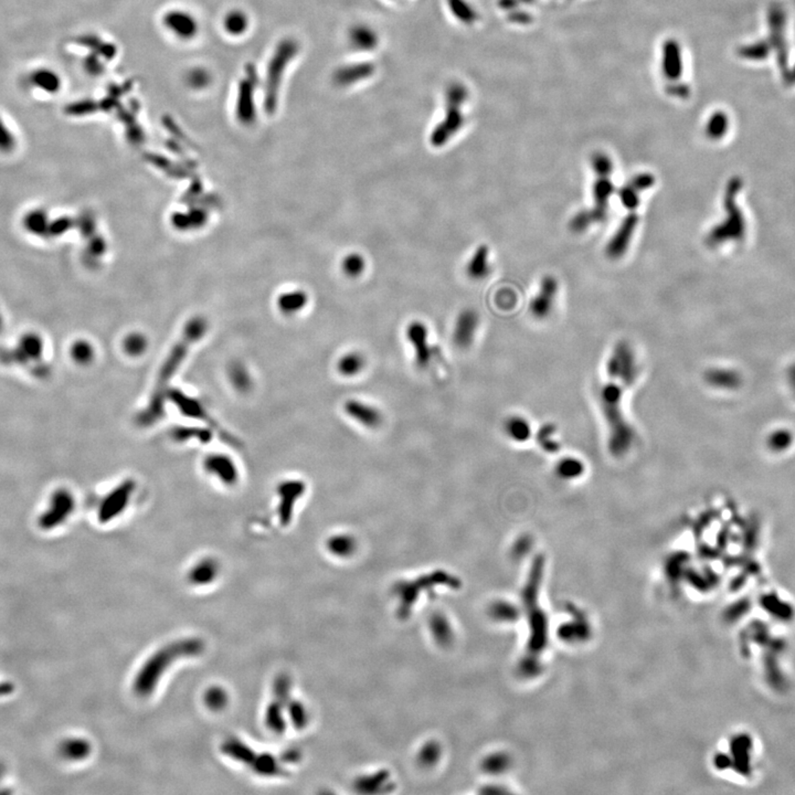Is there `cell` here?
I'll return each mask as SVG.
<instances>
[{
    "mask_svg": "<svg viewBox=\"0 0 795 795\" xmlns=\"http://www.w3.org/2000/svg\"><path fill=\"white\" fill-rule=\"evenodd\" d=\"M230 378L233 386L239 391H248L251 388V379L248 377L246 368L241 364H233L230 369Z\"/></svg>",
    "mask_w": 795,
    "mask_h": 795,
    "instance_id": "obj_36",
    "label": "cell"
},
{
    "mask_svg": "<svg viewBox=\"0 0 795 795\" xmlns=\"http://www.w3.org/2000/svg\"><path fill=\"white\" fill-rule=\"evenodd\" d=\"M222 754L235 761L250 767L254 773L262 776H275L282 772L274 756L259 754L237 738H229L221 745Z\"/></svg>",
    "mask_w": 795,
    "mask_h": 795,
    "instance_id": "obj_6",
    "label": "cell"
},
{
    "mask_svg": "<svg viewBox=\"0 0 795 795\" xmlns=\"http://www.w3.org/2000/svg\"><path fill=\"white\" fill-rule=\"evenodd\" d=\"M6 773H7V767H6L5 762L0 760V782L3 781Z\"/></svg>",
    "mask_w": 795,
    "mask_h": 795,
    "instance_id": "obj_41",
    "label": "cell"
},
{
    "mask_svg": "<svg viewBox=\"0 0 795 795\" xmlns=\"http://www.w3.org/2000/svg\"><path fill=\"white\" fill-rule=\"evenodd\" d=\"M77 507L75 496L69 489L60 487L50 493L37 517L38 527L49 533L69 522Z\"/></svg>",
    "mask_w": 795,
    "mask_h": 795,
    "instance_id": "obj_5",
    "label": "cell"
},
{
    "mask_svg": "<svg viewBox=\"0 0 795 795\" xmlns=\"http://www.w3.org/2000/svg\"><path fill=\"white\" fill-rule=\"evenodd\" d=\"M147 340L143 335L132 334L127 336L124 340V351L130 356H141L146 351Z\"/></svg>",
    "mask_w": 795,
    "mask_h": 795,
    "instance_id": "obj_37",
    "label": "cell"
},
{
    "mask_svg": "<svg viewBox=\"0 0 795 795\" xmlns=\"http://www.w3.org/2000/svg\"><path fill=\"white\" fill-rule=\"evenodd\" d=\"M618 198L622 206L629 211H635L638 209L640 202V193L642 191L635 187L632 182H627V185L618 189Z\"/></svg>",
    "mask_w": 795,
    "mask_h": 795,
    "instance_id": "obj_32",
    "label": "cell"
},
{
    "mask_svg": "<svg viewBox=\"0 0 795 795\" xmlns=\"http://www.w3.org/2000/svg\"><path fill=\"white\" fill-rule=\"evenodd\" d=\"M206 649L199 638H180L153 653L134 677L132 690L139 697H148L154 693L166 671L177 660L202 655Z\"/></svg>",
    "mask_w": 795,
    "mask_h": 795,
    "instance_id": "obj_3",
    "label": "cell"
},
{
    "mask_svg": "<svg viewBox=\"0 0 795 795\" xmlns=\"http://www.w3.org/2000/svg\"><path fill=\"white\" fill-rule=\"evenodd\" d=\"M164 30L179 42H191L198 38L200 22L196 14L185 8H170L161 16Z\"/></svg>",
    "mask_w": 795,
    "mask_h": 795,
    "instance_id": "obj_8",
    "label": "cell"
},
{
    "mask_svg": "<svg viewBox=\"0 0 795 795\" xmlns=\"http://www.w3.org/2000/svg\"><path fill=\"white\" fill-rule=\"evenodd\" d=\"M254 112V86L246 80L237 88V116L243 123H251L255 117Z\"/></svg>",
    "mask_w": 795,
    "mask_h": 795,
    "instance_id": "obj_23",
    "label": "cell"
},
{
    "mask_svg": "<svg viewBox=\"0 0 795 795\" xmlns=\"http://www.w3.org/2000/svg\"><path fill=\"white\" fill-rule=\"evenodd\" d=\"M229 698H228V694L224 688L215 687L209 688L207 693L204 695V703L207 705L208 708L213 710V711H220L224 709V707L228 704Z\"/></svg>",
    "mask_w": 795,
    "mask_h": 795,
    "instance_id": "obj_35",
    "label": "cell"
},
{
    "mask_svg": "<svg viewBox=\"0 0 795 795\" xmlns=\"http://www.w3.org/2000/svg\"><path fill=\"white\" fill-rule=\"evenodd\" d=\"M50 224L51 219L43 208H31L21 217V226L23 231L31 237H38L41 240L49 237Z\"/></svg>",
    "mask_w": 795,
    "mask_h": 795,
    "instance_id": "obj_19",
    "label": "cell"
},
{
    "mask_svg": "<svg viewBox=\"0 0 795 795\" xmlns=\"http://www.w3.org/2000/svg\"><path fill=\"white\" fill-rule=\"evenodd\" d=\"M340 268H342V273L345 274L347 277L357 279L359 276H362L366 270V259L362 254L351 252L342 259Z\"/></svg>",
    "mask_w": 795,
    "mask_h": 795,
    "instance_id": "obj_31",
    "label": "cell"
},
{
    "mask_svg": "<svg viewBox=\"0 0 795 795\" xmlns=\"http://www.w3.org/2000/svg\"><path fill=\"white\" fill-rule=\"evenodd\" d=\"M344 410H345L348 417L353 419V421H356L364 428L373 430V429L379 428L384 421V415L378 408L371 406L369 403L364 402V401L357 400V399L346 401L345 404H344Z\"/></svg>",
    "mask_w": 795,
    "mask_h": 795,
    "instance_id": "obj_18",
    "label": "cell"
},
{
    "mask_svg": "<svg viewBox=\"0 0 795 795\" xmlns=\"http://www.w3.org/2000/svg\"><path fill=\"white\" fill-rule=\"evenodd\" d=\"M406 337L414 353V362L420 369L430 366L434 356V348L429 342V329L425 324L414 320L406 327Z\"/></svg>",
    "mask_w": 795,
    "mask_h": 795,
    "instance_id": "obj_11",
    "label": "cell"
},
{
    "mask_svg": "<svg viewBox=\"0 0 795 795\" xmlns=\"http://www.w3.org/2000/svg\"><path fill=\"white\" fill-rule=\"evenodd\" d=\"M327 548L333 555L348 557L356 550L357 541L349 533H335L329 537Z\"/></svg>",
    "mask_w": 795,
    "mask_h": 795,
    "instance_id": "obj_27",
    "label": "cell"
},
{
    "mask_svg": "<svg viewBox=\"0 0 795 795\" xmlns=\"http://www.w3.org/2000/svg\"><path fill=\"white\" fill-rule=\"evenodd\" d=\"M295 55L296 43L293 41H283L279 43L271 58L266 75V86L264 88L266 108L268 112H273L275 110L282 77L284 75L291 59Z\"/></svg>",
    "mask_w": 795,
    "mask_h": 795,
    "instance_id": "obj_7",
    "label": "cell"
},
{
    "mask_svg": "<svg viewBox=\"0 0 795 795\" xmlns=\"http://www.w3.org/2000/svg\"><path fill=\"white\" fill-rule=\"evenodd\" d=\"M629 181L632 182L635 187H638L643 193L655 185V177L649 173H642V174L633 177Z\"/></svg>",
    "mask_w": 795,
    "mask_h": 795,
    "instance_id": "obj_39",
    "label": "cell"
},
{
    "mask_svg": "<svg viewBox=\"0 0 795 795\" xmlns=\"http://www.w3.org/2000/svg\"><path fill=\"white\" fill-rule=\"evenodd\" d=\"M70 358L77 366H88L95 358V351L91 342L86 340H77L72 342L69 349Z\"/></svg>",
    "mask_w": 795,
    "mask_h": 795,
    "instance_id": "obj_28",
    "label": "cell"
},
{
    "mask_svg": "<svg viewBox=\"0 0 795 795\" xmlns=\"http://www.w3.org/2000/svg\"><path fill=\"white\" fill-rule=\"evenodd\" d=\"M609 360L618 367L620 371V380L616 382V377L609 373L611 380L603 388L600 398H602L605 419L609 423V426H611L612 452L616 453L618 455L625 452L632 443L631 442L632 432L629 430V425L624 421L620 408L624 386H629L631 381L634 380L636 370H635L634 353L627 342H618L613 351L612 357Z\"/></svg>",
    "mask_w": 795,
    "mask_h": 795,
    "instance_id": "obj_2",
    "label": "cell"
},
{
    "mask_svg": "<svg viewBox=\"0 0 795 795\" xmlns=\"http://www.w3.org/2000/svg\"><path fill=\"white\" fill-rule=\"evenodd\" d=\"M168 399L171 402H174L182 413L186 414L187 417L193 418V419L200 420L204 422L207 423L210 426H213L215 430L218 432L222 438L232 442L231 436H228L222 429L219 428L218 424L213 421V419L210 418V414L208 413L207 410L204 406H202V403L199 402L195 398L189 397L180 390L170 389L169 391Z\"/></svg>",
    "mask_w": 795,
    "mask_h": 795,
    "instance_id": "obj_13",
    "label": "cell"
},
{
    "mask_svg": "<svg viewBox=\"0 0 795 795\" xmlns=\"http://www.w3.org/2000/svg\"><path fill=\"white\" fill-rule=\"evenodd\" d=\"M591 165L596 174L612 175V160L605 153H596L591 158Z\"/></svg>",
    "mask_w": 795,
    "mask_h": 795,
    "instance_id": "obj_38",
    "label": "cell"
},
{
    "mask_svg": "<svg viewBox=\"0 0 795 795\" xmlns=\"http://www.w3.org/2000/svg\"><path fill=\"white\" fill-rule=\"evenodd\" d=\"M29 81L35 88L49 94L58 93L62 86L60 75L48 68L33 70L29 77Z\"/></svg>",
    "mask_w": 795,
    "mask_h": 795,
    "instance_id": "obj_25",
    "label": "cell"
},
{
    "mask_svg": "<svg viewBox=\"0 0 795 795\" xmlns=\"http://www.w3.org/2000/svg\"><path fill=\"white\" fill-rule=\"evenodd\" d=\"M219 565L215 559L206 558L197 562L188 573L189 582L195 585H207L218 577Z\"/></svg>",
    "mask_w": 795,
    "mask_h": 795,
    "instance_id": "obj_24",
    "label": "cell"
},
{
    "mask_svg": "<svg viewBox=\"0 0 795 795\" xmlns=\"http://www.w3.org/2000/svg\"><path fill=\"white\" fill-rule=\"evenodd\" d=\"M222 29L231 38H240L248 33L251 19L246 11L241 8H232L224 14Z\"/></svg>",
    "mask_w": 795,
    "mask_h": 795,
    "instance_id": "obj_21",
    "label": "cell"
},
{
    "mask_svg": "<svg viewBox=\"0 0 795 795\" xmlns=\"http://www.w3.org/2000/svg\"><path fill=\"white\" fill-rule=\"evenodd\" d=\"M558 292V282L553 276H544L541 279L540 288L529 304V311L533 317L544 320L551 313Z\"/></svg>",
    "mask_w": 795,
    "mask_h": 795,
    "instance_id": "obj_17",
    "label": "cell"
},
{
    "mask_svg": "<svg viewBox=\"0 0 795 795\" xmlns=\"http://www.w3.org/2000/svg\"><path fill=\"white\" fill-rule=\"evenodd\" d=\"M16 691V685L8 679H0V699L10 697Z\"/></svg>",
    "mask_w": 795,
    "mask_h": 795,
    "instance_id": "obj_40",
    "label": "cell"
},
{
    "mask_svg": "<svg viewBox=\"0 0 795 795\" xmlns=\"http://www.w3.org/2000/svg\"><path fill=\"white\" fill-rule=\"evenodd\" d=\"M489 248L485 244L478 246L465 266L467 276L473 281H482L491 273Z\"/></svg>",
    "mask_w": 795,
    "mask_h": 795,
    "instance_id": "obj_22",
    "label": "cell"
},
{
    "mask_svg": "<svg viewBox=\"0 0 795 795\" xmlns=\"http://www.w3.org/2000/svg\"><path fill=\"white\" fill-rule=\"evenodd\" d=\"M308 296L304 291H293V292L282 294L279 297V309L284 314H295L306 306Z\"/></svg>",
    "mask_w": 795,
    "mask_h": 795,
    "instance_id": "obj_29",
    "label": "cell"
},
{
    "mask_svg": "<svg viewBox=\"0 0 795 795\" xmlns=\"http://www.w3.org/2000/svg\"><path fill=\"white\" fill-rule=\"evenodd\" d=\"M596 175V178L592 188L593 207L581 210L572 217L569 222V228L573 233H583L590 226L602 224L607 220L609 204L611 197L614 193V185L611 180V175Z\"/></svg>",
    "mask_w": 795,
    "mask_h": 795,
    "instance_id": "obj_4",
    "label": "cell"
},
{
    "mask_svg": "<svg viewBox=\"0 0 795 795\" xmlns=\"http://www.w3.org/2000/svg\"><path fill=\"white\" fill-rule=\"evenodd\" d=\"M17 137L5 119L0 116V154L9 155L17 148Z\"/></svg>",
    "mask_w": 795,
    "mask_h": 795,
    "instance_id": "obj_34",
    "label": "cell"
},
{
    "mask_svg": "<svg viewBox=\"0 0 795 795\" xmlns=\"http://www.w3.org/2000/svg\"><path fill=\"white\" fill-rule=\"evenodd\" d=\"M638 226V215L635 211H629L627 217L622 220L616 233L612 235L605 246V254L611 259H618L623 257L624 254L629 250V244L632 241L635 230Z\"/></svg>",
    "mask_w": 795,
    "mask_h": 795,
    "instance_id": "obj_12",
    "label": "cell"
},
{
    "mask_svg": "<svg viewBox=\"0 0 795 795\" xmlns=\"http://www.w3.org/2000/svg\"><path fill=\"white\" fill-rule=\"evenodd\" d=\"M46 342L41 335L35 331H27L17 340L14 349V356L17 364H38L44 356Z\"/></svg>",
    "mask_w": 795,
    "mask_h": 795,
    "instance_id": "obj_14",
    "label": "cell"
},
{
    "mask_svg": "<svg viewBox=\"0 0 795 795\" xmlns=\"http://www.w3.org/2000/svg\"><path fill=\"white\" fill-rule=\"evenodd\" d=\"M204 467L208 474L226 486L235 485L239 471L235 461L224 454H210L204 458Z\"/></svg>",
    "mask_w": 795,
    "mask_h": 795,
    "instance_id": "obj_16",
    "label": "cell"
},
{
    "mask_svg": "<svg viewBox=\"0 0 795 795\" xmlns=\"http://www.w3.org/2000/svg\"><path fill=\"white\" fill-rule=\"evenodd\" d=\"M505 430L507 435L513 441H524L529 436V425L520 417L509 418L506 421Z\"/></svg>",
    "mask_w": 795,
    "mask_h": 795,
    "instance_id": "obj_33",
    "label": "cell"
},
{
    "mask_svg": "<svg viewBox=\"0 0 795 795\" xmlns=\"http://www.w3.org/2000/svg\"><path fill=\"white\" fill-rule=\"evenodd\" d=\"M306 491V484L302 480H283L277 485V496H279V522L282 526H287L292 522L293 515L295 511L296 502L301 500Z\"/></svg>",
    "mask_w": 795,
    "mask_h": 795,
    "instance_id": "obj_10",
    "label": "cell"
},
{
    "mask_svg": "<svg viewBox=\"0 0 795 795\" xmlns=\"http://www.w3.org/2000/svg\"><path fill=\"white\" fill-rule=\"evenodd\" d=\"M366 358L359 351H349L342 355L337 362V371L345 378H353L366 367Z\"/></svg>",
    "mask_w": 795,
    "mask_h": 795,
    "instance_id": "obj_26",
    "label": "cell"
},
{
    "mask_svg": "<svg viewBox=\"0 0 795 795\" xmlns=\"http://www.w3.org/2000/svg\"><path fill=\"white\" fill-rule=\"evenodd\" d=\"M134 491L135 484L132 480H127L105 495L97 509L99 522H110L114 518L121 516L127 506L130 505Z\"/></svg>",
    "mask_w": 795,
    "mask_h": 795,
    "instance_id": "obj_9",
    "label": "cell"
},
{
    "mask_svg": "<svg viewBox=\"0 0 795 795\" xmlns=\"http://www.w3.org/2000/svg\"><path fill=\"white\" fill-rule=\"evenodd\" d=\"M92 752V745L82 737L64 738L58 745L61 759L69 762H80L88 759Z\"/></svg>",
    "mask_w": 795,
    "mask_h": 795,
    "instance_id": "obj_20",
    "label": "cell"
},
{
    "mask_svg": "<svg viewBox=\"0 0 795 795\" xmlns=\"http://www.w3.org/2000/svg\"><path fill=\"white\" fill-rule=\"evenodd\" d=\"M186 86L193 91H204V88H208L213 82V77L210 73L209 70L204 69L202 66H193L191 69L188 70L187 73L184 77Z\"/></svg>",
    "mask_w": 795,
    "mask_h": 795,
    "instance_id": "obj_30",
    "label": "cell"
},
{
    "mask_svg": "<svg viewBox=\"0 0 795 795\" xmlns=\"http://www.w3.org/2000/svg\"><path fill=\"white\" fill-rule=\"evenodd\" d=\"M478 325H480V316L474 309L467 308L462 311L456 317L453 329L452 340L455 347L461 351L469 349L474 342Z\"/></svg>",
    "mask_w": 795,
    "mask_h": 795,
    "instance_id": "obj_15",
    "label": "cell"
},
{
    "mask_svg": "<svg viewBox=\"0 0 795 795\" xmlns=\"http://www.w3.org/2000/svg\"><path fill=\"white\" fill-rule=\"evenodd\" d=\"M207 331V324L202 318L197 317L188 323L180 340L171 348L168 356L166 357L160 366L157 378L155 381L153 391L149 395L146 406H144L137 415V423L141 428H149L163 419L165 414L166 402L168 400L170 384L182 362L190 351L191 346L198 342Z\"/></svg>",
    "mask_w": 795,
    "mask_h": 795,
    "instance_id": "obj_1",
    "label": "cell"
},
{
    "mask_svg": "<svg viewBox=\"0 0 795 795\" xmlns=\"http://www.w3.org/2000/svg\"><path fill=\"white\" fill-rule=\"evenodd\" d=\"M1 327H3V325H1V320H0V329H1Z\"/></svg>",
    "mask_w": 795,
    "mask_h": 795,
    "instance_id": "obj_42",
    "label": "cell"
}]
</instances>
